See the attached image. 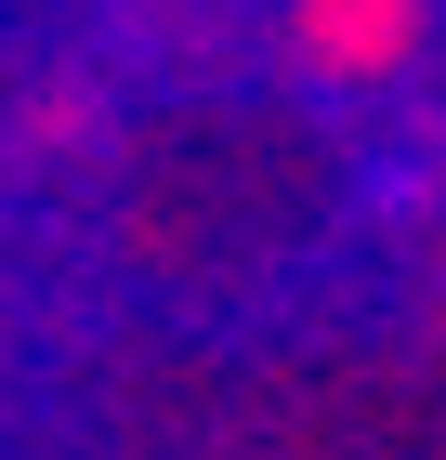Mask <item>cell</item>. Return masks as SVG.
I'll use <instances>...</instances> for the list:
<instances>
[{"mask_svg":"<svg viewBox=\"0 0 446 460\" xmlns=\"http://www.w3.org/2000/svg\"><path fill=\"white\" fill-rule=\"evenodd\" d=\"M420 40H433L420 0H302V13H289V53H302L315 79H394Z\"/></svg>","mask_w":446,"mask_h":460,"instance_id":"1","label":"cell"}]
</instances>
